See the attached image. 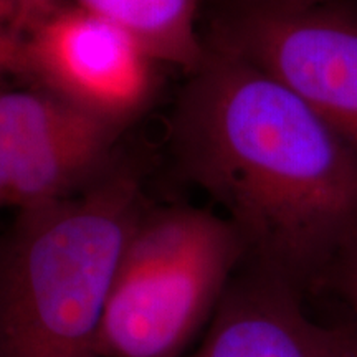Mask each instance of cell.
I'll list each match as a JSON object with an SVG mask.
<instances>
[{
	"label": "cell",
	"mask_w": 357,
	"mask_h": 357,
	"mask_svg": "<svg viewBox=\"0 0 357 357\" xmlns=\"http://www.w3.org/2000/svg\"><path fill=\"white\" fill-rule=\"evenodd\" d=\"M331 266L339 291L354 314V324L357 326V231L339 248Z\"/></svg>",
	"instance_id": "9c48e42d"
},
{
	"label": "cell",
	"mask_w": 357,
	"mask_h": 357,
	"mask_svg": "<svg viewBox=\"0 0 357 357\" xmlns=\"http://www.w3.org/2000/svg\"><path fill=\"white\" fill-rule=\"evenodd\" d=\"M245 260L225 217L189 205L147 208L111 284L100 356L187 357Z\"/></svg>",
	"instance_id": "3957f363"
},
{
	"label": "cell",
	"mask_w": 357,
	"mask_h": 357,
	"mask_svg": "<svg viewBox=\"0 0 357 357\" xmlns=\"http://www.w3.org/2000/svg\"><path fill=\"white\" fill-rule=\"evenodd\" d=\"M211 45L300 96L357 153V15L329 6L300 12L229 10Z\"/></svg>",
	"instance_id": "5b68a950"
},
{
	"label": "cell",
	"mask_w": 357,
	"mask_h": 357,
	"mask_svg": "<svg viewBox=\"0 0 357 357\" xmlns=\"http://www.w3.org/2000/svg\"><path fill=\"white\" fill-rule=\"evenodd\" d=\"M77 6L126 30L158 63L187 75L207 55L197 30L200 0H77Z\"/></svg>",
	"instance_id": "ba28073f"
},
{
	"label": "cell",
	"mask_w": 357,
	"mask_h": 357,
	"mask_svg": "<svg viewBox=\"0 0 357 357\" xmlns=\"http://www.w3.org/2000/svg\"><path fill=\"white\" fill-rule=\"evenodd\" d=\"M147 211L128 169L17 212L0 236V357H101L106 305Z\"/></svg>",
	"instance_id": "7a4b0ae2"
},
{
	"label": "cell",
	"mask_w": 357,
	"mask_h": 357,
	"mask_svg": "<svg viewBox=\"0 0 357 357\" xmlns=\"http://www.w3.org/2000/svg\"><path fill=\"white\" fill-rule=\"evenodd\" d=\"M333 357H357V326L341 324L328 328Z\"/></svg>",
	"instance_id": "4fadbf2b"
},
{
	"label": "cell",
	"mask_w": 357,
	"mask_h": 357,
	"mask_svg": "<svg viewBox=\"0 0 357 357\" xmlns=\"http://www.w3.org/2000/svg\"><path fill=\"white\" fill-rule=\"evenodd\" d=\"M205 43L172 118L176 155L247 260L301 289L357 231V153L291 89Z\"/></svg>",
	"instance_id": "6da1fadb"
},
{
	"label": "cell",
	"mask_w": 357,
	"mask_h": 357,
	"mask_svg": "<svg viewBox=\"0 0 357 357\" xmlns=\"http://www.w3.org/2000/svg\"><path fill=\"white\" fill-rule=\"evenodd\" d=\"M230 10H275L300 12L321 6H328L329 0H230Z\"/></svg>",
	"instance_id": "7c38bea8"
},
{
	"label": "cell",
	"mask_w": 357,
	"mask_h": 357,
	"mask_svg": "<svg viewBox=\"0 0 357 357\" xmlns=\"http://www.w3.org/2000/svg\"><path fill=\"white\" fill-rule=\"evenodd\" d=\"M118 132L35 86H0V208L82 190L108 167Z\"/></svg>",
	"instance_id": "8992f818"
},
{
	"label": "cell",
	"mask_w": 357,
	"mask_h": 357,
	"mask_svg": "<svg viewBox=\"0 0 357 357\" xmlns=\"http://www.w3.org/2000/svg\"><path fill=\"white\" fill-rule=\"evenodd\" d=\"M15 19V29L19 35L47 17L48 13L60 6L58 0H8Z\"/></svg>",
	"instance_id": "8fae6325"
},
{
	"label": "cell",
	"mask_w": 357,
	"mask_h": 357,
	"mask_svg": "<svg viewBox=\"0 0 357 357\" xmlns=\"http://www.w3.org/2000/svg\"><path fill=\"white\" fill-rule=\"evenodd\" d=\"M202 341L187 357H333L328 328L306 314L301 289L245 260Z\"/></svg>",
	"instance_id": "52a82bcc"
},
{
	"label": "cell",
	"mask_w": 357,
	"mask_h": 357,
	"mask_svg": "<svg viewBox=\"0 0 357 357\" xmlns=\"http://www.w3.org/2000/svg\"><path fill=\"white\" fill-rule=\"evenodd\" d=\"M20 35L15 29V19L8 0H0V75L12 73L17 45Z\"/></svg>",
	"instance_id": "30bf717a"
},
{
	"label": "cell",
	"mask_w": 357,
	"mask_h": 357,
	"mask_svg": "<svg viewBox=\"0 0 357 357\" xmlns=\"http://www.w3.org/2000/svg\"><path fill=\"white\" fill-rule=\"evenodd\" d=\"M158 61L121 26L58 6L20 35L12 73L116 129L153 101Z\"/></svg>",
	"instance_id": "277c9868"
}]
</instances>
